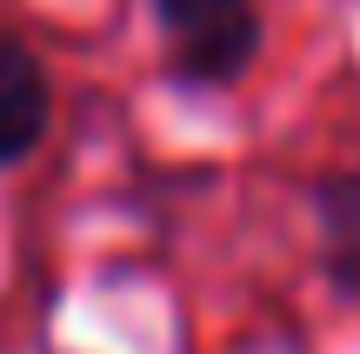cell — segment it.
Segmentation results:
<instances>
[{"instance_id": "cell-1", "label": "cell", "mask_w": 360, "mask_h": 354, "mask_svg": "<svg viewBox=\"0 0 360 354\" xmlns=\"http://www.w3.org/2000/svg\"><path fill=\"white\" fill-rule=\"evenodd\" d=\"M160 27L174 40V74L180 80H233L254 61V7L247 0H154Z\"/></svg>"}, {"instance_id": "cell-3", "label": "cell", "mask_w": 360, "mask_h": 354, "mask_svg": "<svg viewBox=\"0 0 360 354\" xmlns=\"http://www.w3.org/2000/svg\"><path fill=\"white\" fill-rule=\"evenodd\" d=\"M321 248L327 281L340 294H360V174H334L321 187Z\"/></svg>"}, {"instance_id": "cell-2", "label": "cell", "mask_w": 360, "mask_h": 354, "mask_svg": "<svg viewBox=\"0 0 360 354\" xmlns=\"http://www.w3.org/2000/svg\"><path fill=\"white\" fill-rule=\"evenodd\" d=\"M47 127V74L20 40H0V160L27 154Z\"/></svg>"}]
</instances>
